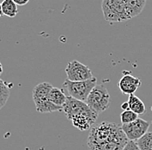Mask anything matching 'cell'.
<instances>
[{"label":"cell","instance_id":"3957f363","mask_svg":"<svg viewBox=\"0 0 152 150\" xmlns=\"http://www.w3.org/2000/svg\"><path fill=\"white\" fill-rule=\"evenodd\" d=\"M101 8L104 20L109 23H121L131 19L124 0H103Z\"/></svg>","mask_w":152,"mask_h":150},{"label":"cell","instance_id":"8992f818","mask_svg":"<svg viewBox=\"0 0 152 150\" xmlns=\"http://www.w3.org/2000/svg\"><path fill=\"white\" fill-rule=\"evenodd\" d=\"M62 111L65 113L66 118L70 121L75 116L81 115V114L87 115L95 118H98V116H99V113L92 110L86 102L78 100L75 98H72L71 96L66 97V103L62 106Z\"/></svg>","mask_w":152,"mask_h":150},{"label":"cell","instance_id":"52a82bcc","mask_svg":"<svg viewBox=\"0 0 152 150\" xmlns=\"http://www.w3.org/2000/svg\"><path fill=\"white\" fill-rule=\"evenodd\" d=\"M65 72L66 79L70 81H84L94 78L90 68L78 60L70 61L66 66Z\"/></svg>","mask_w":152,"mask_h":150},{"label":"cell","instance_id":"7c38bea8","mask_svg":"<svg viewBox=\"0 0 152 150\" xmlns=\"http://www.w3.org/2000/svg\"><path fill=\"white\" fill-rule=\"evenodd\" d=\"M66 94L64 93V91L62 89L57 88V87H53L49 92V101L52 102L54 104H56L57 106L62 107L64 105V103L66 101Z\"/></svg>","mask_w":152,"mask_h":150},{"label":"cell","instance_id":"ffe728a7","mask_svg":"<svg viewBox=\"0 0 152 150\" xmlns=\"http://www.w3.org/2000/svg\"><path fill=\"white\" fill-rule=\"evenodd\" d=\"M121 109L124 110V111L130 110V109H129V103H128V102H125V103H122V104H121Z\"/></svg>","mask_w":152,"mask_h":150},{"label":"cell","instance_id":"ba28073f","mask_svg":"<svg viewBox=\"0 0 152 150\" xmlns=\"http://www.w3.org/2000/svg\"><path fill=\"white\" fill-rule=\"evenodd\" d=\"M121 127L129 141H137L148 132L150 122L138 117L134 122L122 124Z\"/></svg>","mask_w":152,"mask_h":150},{"label":"cell","instance_id":"d6986e66","mask_svg":"<svg viewBox=\"0 0 152 150\" xmlns=\"http://www.w3.org/2000/svg\"><path fill=\"white\" fill-rule=\"evenodd\" d=\"M17 5H25L28 3L29 0H13Z\"/></svg>","mask_w":152,"mask_h":150},{"label":"cell","instance_id":"5bb4252c","mask_svg":"<svg viewBox=\"0 0 152 150\" xmlns=\"http://www.w3.org/2000/svg\"><path fill=\"white\" fill-rule=\"evenodd\" d=\"M2 10L4 15L9 17H15L18 13V5L13 0H4L2 2Z\"/></svg>","mask_w":152,"mask_h":150},{"label":"cell","instance_id":"ac0fdd59","mask_svg":"<svg viewBox=\"0 0 152 150\" xmlns=\"http://www.w3.org/2000/svg\"><path fill=\"white\" fill-rule=\"evenodd\" d=\"M123 150H140V149L138 148L137 141H129L127 142V144L124 146Z\"/></svg>","mask_w":152,"mask_h":150},{"label":"cell","instance_id":"30bf717a","mask_svg":"<svg viewBox=\"0 0 152 150\" xmlns=\"http://www.w3.org/2000/svg\"><path fill=\"white\" fill-rule=\"evenodd\" d=\"M96 120H97V118H95V117L81 114V115L75 116L71 121H72L74 127H75L76 129H78L79 130H81V131H85V130H87L92 128V126L94 124Z\"/></svg>","mask_w":152,"mask_h":150},{"label":"cell","instance_id":"7402d4cb","mask_svg":"<svg viewBox=\"0 0 152 150\" xmlns=\"http://www.w3.org/2000/svg\"><path fill=\"white\" fill-rule=\"evenodd\" d=\"M2 73H3V66H2V63L0 61V75L2 74Z\"/></svg>","mask_w":152,"mask_h":150},{"label":"cell","instance_id":"8fae6325","mask_svg":"<svg viewBox=\"0 0 152 150\" xmlns=\"http://www.w3.org/2000/svg\"><path fill=\"white\" fill-rule=\"evenodd\" d=\"M147 0H124L126 10L131 19L141 14Z\"/></svg>","mask_w":152,"mask_h":150},{"label":"cell","instance_id":"4fadbf2b","mask_svg":"<svg viewBox=\"0 0 152 150\" xmlns=\"http://www.w3.org/2000/svg\"><path fill=\"white\" fill-rule=\"evenodd\" d=\"M127 102L129 103V109L131 111H132L133 112H135L137 115H142L145 112L146 108H145L144 103L136 95H134V94L130 95Z\"/></svg>","mask_w":152,"mask_h":150},{"label":"cell","instance_id":"e0dca14e","mask_svg":"<svg viewBox=\"0 0 152 150\" xmlns=\"http://www.w3.org/2000/svg\"><path fill=\"white\" fill-rule=\"evenodd\" d=\"M138 118V115L133 112L131 110H127V111H124L123 112L120 114V119L122 124H126V123H130L134 121H136Z\"/></svg>","mask_w":152,"mask_h":150},{"label":"cell","instance_id":"2e32d148","mask_svg":"<svg viewBox=\"0 0 152 150\" xmlns=\"http://www.w3.org/2000/svg\"><path fill=\"white\" fill-rule=\"evenodd\" d=\"M137 144L140 150H152V131L147 132L137 141Z\"/></svg>","mask_w":152,"mask_h":150},{"label":"cell","instance_id":"9a60e30c","mask_svg":"<svg viewBox=\"0 0 152 150\" xmlns=\"http://www.w3.org/2000/svg\"><path fill=\"white\" fill-rule=\"evenodd\" d=\"M10 98L9 84L0 79V110L4 107Z\"/></svg>","mask_w":152,"mask_h":150},{"label":"cell","instance_id":"6da1fadb","mask_svg":"<svg viewBox=\"0 0 152 150\" xmlns=\"http://www.w3.org/2000/svg\"><path fill=\"white\" fill-rule=\"evenodd\" d=\"M128 141L121 125L102 122L90 129L87 146L90 150H123Z\"/></svg>","mask_w":152,"mask_h":150},{"label":"cell","instance_id":"44dd1931","mask_svg":"<svg viewBox=\"0 0 152 150\" xmlns=\"http://www.w3.org/2000/svg\"><path fill=\"white\" fill-rule=\"evenodd\" d=\"M3 15H4V13H3V10H2V4L0 3V17H1Z\"/></svg>","mask_w":152,"mask_h":150},{"label":"cell","instance_id":"7a4b0ae2","mask_svg":"<svg viewBox=\"0 0 152 150\" xmlns=\"http://www.w3.org/2000/svg\"><path fill=\"white\" fill-rule=\"evenodd\" d=\"M53 85L48 82H42L37 84L32 92V98L36 109L40 113H50L62 111V107L57 106L50 102L48 96Z\"/></svg>","mask_w":152,"mask_h":150},{"label":"cell","instance_id":"5b68a950","mask_svg":"<svg viewBox=\"0 0 152 150\" xmlns=\"http://www.w3.org/2000/svg\"><path fill=\"white\" fill-rule=\"evenodd\" d=\"M96 85L97 79L95 77L84 81H70L66 79L63 83V86L66 88L69 96L83 102H86L88 95Z\"/></svg>","mask_w":152,"mask_h":150},{"label":"cell","instance_id":"9c48e42d","mask_svg":"<svg viewBox=\"0 0 152 150\" xmlns=\"http://www.w3.org/2000/svg\"><path fill=\"white\" fill-rule=\"evenodd\" d=\"M142 84V81L139 78L134 77L132 74H125L120 79L118 82V87L124 94H128L129 96L134 94L138 87Z\"/></svg>","mask_w":152,"mask_h":150},{"label":"cell","instance_id":"277c9868","mask_svg":"<svg viewBox=\"0 0 152 150\" xmlns=\"http://www.w3.org/2000/svg\"><path fill=\"white\" fill-rule=\"evenodd\" d=\"M86 103L97 113L103 112L109 108L110 94L104 84H97L88 95Z\"/></svg>","mask_w":152,"mask_h":150}]
</instances>
